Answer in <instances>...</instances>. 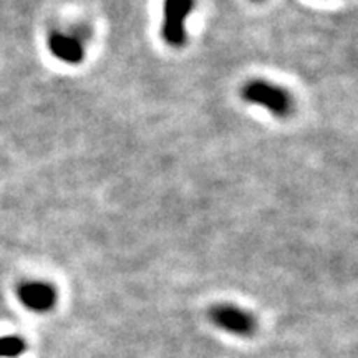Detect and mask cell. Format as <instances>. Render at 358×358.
Returning <instances> with one entry per match:
<instances>
[{
  "mask_svg": "<svg viewBox=\"0 0 358 358\" xmlns=\"http://www.w3.org/2000/svg\"><path fill=\"white\" fill-rule=\"evenodd\" d=\"M241 98L250 105H259L277 118H287L294 111V98L285 88L264 80H250L241 90Z\"/></svg>",
  "mask_w": 358,
  "mask_h": 358,
  "instance_id": "6da1fadb",
  "label": "cell"
},
{
  "mask_svg": "<svg viewBox=\"0 0 358 358\" xmlns=\"http://www.w3.org/2000/svg\"><path fill=\"white\" fill-rule=\"evenodd\" d=\"M196 0H164V22L161 35L169 47L179 48L186 43L185 22L194 8Z\"/></svg>",
  "mask_w": 358,
  "mask_h": 358,
  "instance_id": "7a4b0ae2",
  "label": "cell"
},
{
  "mask_svg": "<svg viewBox=\"0 0 358 358\" xmlns=\"http://www.w3.org/2000/svg\"><path fill=\"white\" fill-rule=\"evenodd\" d=\"M209 315L219 329L236 335H250L256 329L254 317L234 306H216L209 312Z\"/></svg>",
  "mask_w": 358,
  "mask_h": 358,
  "instance_id": "3957f363",
  "label": "cell"
},
{
  "mask_svg": "<svg viewBox=\"0 0 358 358\" xmlns=\"http://www.w3.org/2000/svg\"><path fill=\"white\" fill-rule=\"evenodd\" d=\"M48 50L60 62L70 65L82 64L85 58V47L82 38L60 30H53L47 38Z\"/></svg>",
  "mask_w": 358,
  "mask_h": 358,
  "instance_id": "277c9868",
  "label": "cell"
},
{
  "mask_svg": "<svg viewBox=\"0 0 358 358\" xmlns=\"http://www.w3.org/2000/svg\"><path fill=\"white\" fill-rule=\"evenodd\" d=\"M20 302L34 312H47L55 306L57 290L47 282H24L17 289Z\"/></svg>",
  "mask_w": 358,
  "mask_h": 358,
  "instance_id": "5b68a950",
  "label": "cell"
},
{
  "mask_svg": "<svg viewBox=\"0 0 358 358\" xmlns=\"http://www.w3.org/2000/svg\"><path fill=\"white\" fill-rule=\"evenodd\" d=\"M25 350V342L19 337L0 338V357H17Z\"/></svg>",
  "mask_w": 358,
  "mask_h": 358,
  "instance_id": "8992f818",
  "label": "cell"
},
{
  "mask_svg": "<svg viewBox=\"0 0 358 358\" xmlns=\"http://www.w3.org/2000/svg\"><path fill=\"white\" fill-rule=\"evenodd\" d=\"M254 2H262V0H254Z\"/></svg>",
  "mask_w": 358,
  "mask_h": 358,
  "instance_id": "52a82bcc",
  "label": "cell"
}]
</instances>
